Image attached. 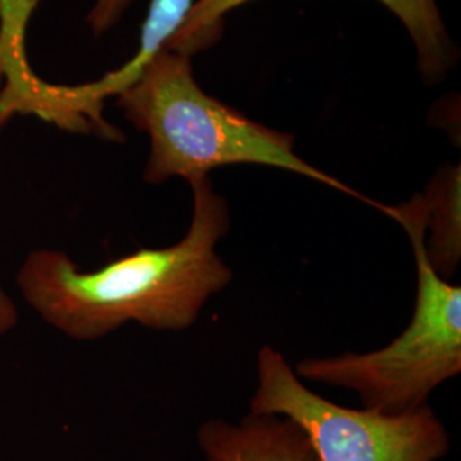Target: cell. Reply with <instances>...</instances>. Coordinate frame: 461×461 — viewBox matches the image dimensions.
Returning a JSON list of instances; mask_svg holds the SVG:
<instances>
[{
  "instance_id": "cell-1",
  "label": "cell",
  "mask_w": 461,
  "mask_h": 461,
  "mask_svg": "<svg viewBox=\"0 0 461 461\" xmlns=\"http://www.w3.org/2000/svg\"><path fill=\"white\" fill-rule=\"evenodd\" d=\"M190 188L192 221L178 243L140 248L93 272L62 249L38 248L17 270L21 296L50 327L79 342L131 321L158 331L190 329L234 276L217 253L230 230L228 200L209 176L192 180Z\"/></svg>"
},
{
  "instance_id": "cell-2",
  "label": "cell",
  "mask_w": 461,
  "mask_h": 461,
  "mask_svg": "<svg viewBox=\"0 0 461 461\" xmlns=\"http://www.w3.org/2000/svg\"><path fill=\"white\" fill-rule=\"evenodd\" d=\"M116 106L150 140L142 180L205 178L217 167L268 166L323 183L383 211V203L347 186L296 154V139L258 123L207 95L194 76L192 57L163 50L139 81L116 96Z\"/></svg>"
},
{
  "instance_id": "cell-3",
  "label": "cell",
  "mask_w": 461,
  "mask_h": 461,
  "mask_svg": "<svg viewBox=\"0 0 461 461\" xmlns=\"http://www.w3.org/2000/svg\"><path fill=\"white\" fill-rule=\"evenodd\" d=\"M411 240L417 296L411 323L395 340L373 352H344L308 357L296 364L303 381L346 388L363 409L396 415L428 405L430 393L461 373V287L439 277L424 247V203L420 194L400 205H384Z\"/></svg>"
},
{
  "instance_id": "cell-4",
  "label": "cell",
  "mask_w": 461,
  "mask_h": 461,
  "mask_svg": "<svg viewBox=\"0 0 461 461\" xmlns=\"http://www.w3.org/2000/svg\"><path fill=\"white\" fill-rule=\"evenodd\" d=\"M257 378L249 412L296 422L316 461H439L451 447L445 422L429 403L396 415L342 407L306 386L276 347L258 350Z\"/></svg>"
},
{
  "instance_id": "cell-5",
  "label": "cell",
  "mask_w": 461,
  "mask_h": 461,
  "mask_svg": "<svg viewBox=\"0 0 461 461\" xmlns=\"http://www.w3.org/2000/svg\"><path fill=\"white\" fill-rule=\"evenodd\" d=\"M253 0H195L178 33L166 50L194 57L215 45L232 9ZM393 13L412 38L417 68L428 84L441 83L455 68L458 50L446 30L436 0H378Z\"/></svg>"
},
{
  "instance_id": "cell-6",
  "label": "cell",
  "mask_w": 461,
  "mask_h": 461,
  "mask_svg": "<svg viewBox=\"0 0 461 461\" xmlns=\"http://www.w3.org/2000/svg\"><path fill=\"white\" fill-rule=\"evenodd\" d=\"M197 445L205 461H316L304 430L282 415L209 419L198 428Z\"/></svg>"
},
{
  "instance_id": "cell-7",
  "label": "cell",
  "mask_w": 461,
  "mask_h": 461,
  "mask_svg": "<svg viewBox=\"0 0 461 461\" xmlns=\"http://www.w3.org/2000/svg\"><path fill=\"white\" fill-rule=\"evenodd\" d=\"M14 106L19 115L36 116L64 132L125 142V133L104 118V99L96 95L93 83L51 84L28 72L17 83Z\"/></svg>"
},
{
  "instance_id": "cell-8",
  "label": "cell",
  "mask_w": 461,
  "mask_h": 461,
  "mask_svg": "<svg viewBox=\"0 0 461 461\" xmlns=\"http://www.w3.org/2000/svg\"><path fill=\"white\" fill-rule=\"evenodd\" d=\"M424 247L432 270L449 280L461 262V167L441 166L420 192Z\"/></svg>"
},
{
  "instance_id": "cell-9",
  "label": "cell",
  "mask_w": 461,
  "mask_h": 461,
  "mask_svg": "<svg viewBox=\"0 0 461 461\" xmlns=\"http://www.w3.org/2000/svg\"><path fill=\"white\" fill-rule=\"evenodd\" d=\"M195 0H150L148 16L140 30L139 49L115 70L103 76L112 96H118L139 81L146 67L158 53L166 50L171 38L178 33Z\"/></svg>"
},
{
  "instance_id": "cell-10",
  "label": "cell",
  "mask_w": 461,
  "mask_h": 461,
  "mask_svg": "<svg viewBox=\"0 0 461 461\" xmlns=\"http://www.w3.org/2000/svg\"><path fill=\"white\" fill-rule=\"evenodd\" d=\"M135 0H96L87 14V24L95 36L113 30Z\"/></svg>"
},
{
  "instance_id": "cell-11",
  "label": "cell",
  "mask_w": 461,
  "mask_h": 461,
  "mask_svg": "<svg viewBox=\"0 0 461 461\" xmlns=\"http://www.w3.org/2000/svg\"><path fill=\"white\" fill-rule=\"evenodd\" d=\"M17 321H19V312H17L16 303L5 293V289L0 284V337L16 329Z\"/></svg>"
}]
</instances>
